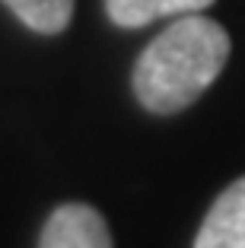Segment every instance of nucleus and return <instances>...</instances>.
Wrapping results in <instances>:
<instances>
[{"mask_svg": "<svg viewBox=\"0 0 245 248\" xmlns=\"http://www.w3.org/2000/svg\"><path fill=\"white\" fill-rule=\"evenodd\" d=\"M229 58V35L207 16L185 13L140 54L134 67V93L156 115H175L220 77Z\"/></svg>", "mask_w": 245, "mask_h": 248, "instance_id": "f257e3e1", "label": "nucleus"}, {"mask_svg": "<svg viewBox=\"0 0 245 248\" xmlns=\"http://www.w3.org/2000/svg\"><path fill=\"white\" fill-rule=\"evenodd\" d=\"M38 248H112V232L96 207L61 204L45 223Z\"/></svg>", "mask_w": 245, "mask_h": 248, "instance_id": "f03ea898", "label": "nucleus"}, {"mask_svg": "<svg viewBox=\"0 0 245 248\" xmlns=\"http://www.w3.org/2000/svg\"><path fill=\"white\" fill-rule=\"evenodd\" d=\"M195 248H245V178L232 182L207 210Z\"/></svg>", "mask_w": 245, "mask_h": 248, "instance_id": "7ed1b4c3", "label": "nucleus"}, {"mask_svg": "<svg viewBox=\"0 0 245 248\" xmlns=\"http://www.w3.org/2000/svg\"><path fill=\"white\" fill-rule=\"evenodd\" d=\"M210 3L213 0H105V10L112 16V22H118L124 29H140V26L159 19V16L197 13Z\"/></svg>", "mask_w": 245, "mask_h": 248, "instance_id": "20e7f679", "label": "nucleus"}, {"mask_svg": "<svg viewBox=\"0 0 245 248\" xmlns=\"http://www.w3.org/2000/svg\"><path fill=\"white\" fill-rule=\"evenodd\" d=\"M29 29L54 35L64 32L73 16V0H3Z\"/></svg>", "mask_w": 245, "mask_h": 248, "instance_id": "39448f33", "label": "nucleus"}]
</instances>
